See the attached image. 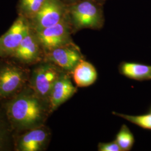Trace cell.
<instances>
[{
    "mask_svg": "<svg viewBox=\"0 0 151 151\" xmlns=\"http://www.w3.org/2000/svg\"><path fill=\"white\" fill-rule=\"evenodd\" d=\"M78 1H80V0H63V2H70L71 4H73L74 2Z\"/></svg>",
    "mask_w": 151,
    "mask_h": 151,
    "instance_id": "cell-19",
    "label": "cell"
},
{
    "mask_svg": "<svg viewBox=\"0 0 151 151\" xmlns=\"http://www.w3.org/2000/svg\"><path fill=\"white\" fill-rule=\"evenodd\" d=\"M113 114L143 129L151 130V113L140 115H129L114 112Z\"/></svg>",
    "mask_w": 151,
    "mask_h": 151,
    "instance_id": "cell-16",
    "label": "cell"
},
{
    "mask_svg": "<svg viewBox=\"0 0 151 151\" xmlns=\"http://www.w3.org/2000/svg\"><path fill=\"white\" fill-rule=\"evenodd\" d=\"M45 101L30 87L18 92L6 107L7 118L12 126L22 130L41 127L46 111Z\"/></svg>",
    "mask_w": 151,
    "mask_h": 151,
    "instance_id": "cell-1",
    "label": "cell"
},
{
    "mask_svg": "<svg viewBox=\"0 0 151 151\" xmlns=\"http://www.w3.org/2000/svg\"><path fill=\"white\" fill-rule=\"evenodd\" d=\"M72 26L68 15L58 24L35 32L44 53L72 44L70 34Z\"/></svg>",
    "mask_w": 151,
    "mask_h": 151,
    "instance_id": "cell-3",
    "label": "cell"
},
{
    "mask_svg": "<svg viewBox=\"0 0 151 151\" xmlns=\"http://www.w3.org/2000/svg\"></svg>",
    "mask_w": 151,
    "mask_h": 151,
    "instance_id": "cell-21",
    "label": "cell"
},
{
    "mask_svg": "<svg viewBox=\"0 0 151 151\" xmlns=\"http://www.w3.org/2000/svg\"><path fill=\"white\" fill-rule=\"evenodd\" d=\"M48 136V131L42 127L27 130L17 140L16 150L40 151L45 145Z\"/></svg>",
    "mask_w": 151,
    "mask_h": 151,
    "instance_id": "cell-11",
    "label": "cell"
},
{
    "mask_svg": "<svg viewBox=\"0 0 151 151\" xmlns=\"http://www.w3.org/2000/svg\"><path fill=\"white\" fill-rule=\"evenodd\" d=\"M46 0H20L17 6L19 15L28 20L32 19L40 10Z\"/></svg>",
    "mask_w": 151,
    "mask_h": 151,
    "instance_id": "cell-14",
    "label": "cell"
},
{
    "mask_svg": "<svg viewBox=\"0 0 151 151\" xmlns=\"http://www.w3.org/2000/svg\"><path fill=\"white\" fill-rule=\"evenodd\" d=\"M30 29L27 19L19 15L10 29L0 37V58L11 57Z\"/></svg>",
    "mask_w": 151,
    "mask_h": 151,
    "instance_id": "cell-7",
    "label": "cell"
},
{
    "mask_svg": "<svg viewBox=\"0 0 151 151\" xmlns=\"http://www.w3.org/2000/svg\"><path fill=\"white\" fill-rule=\"evenodd\" d=\"M115 141L122 151H129L134 143V137L128 127L123 125L116 135Z\"/></svg>",
    "mask_w": 151,
    "mask_h": 151,
    "instance_id": "cell-15",
    "label": "cell"
},
{
    "mask_svg": "<svg viewBox=\"0 0 151 151\" xmlns=\"http://www.w3.org/2000/svg\"><path fill=\"white\" fill-rule=\"evenodd\" d=\"M100 151H121V149L115 140L109 143H100L98 145Z\"/></svg>",
    "mask_w": 151,
    "mask_h": 151,
    "instance_id": "cell-17",
    "label": "cell"
},
{
    "mask_svg": "<svg viewBox=\"0 0 151 151\" xmlns=\"http://www.w3.org/2000/svg\"><path fill=\"white\" fill-rule=\"evenodd\" d=\"M45 55L48 62L68 71H72L82 60L79 50L73 43L54 49Z\"/></svg>",
    "mask_w": 151,
    "mask_h": 151,
    "instance_id": "cell-8",
    "label": "cell"
},
{
    "mask_svg": "<svg viewBox=\"0 0 151 151\" xmlns=\"http://www.w3.org/2000/svg\"><path fill=\"white\" fill-rule=\"evenodd\" d=\"M73 79L76 86L85 87L92 85L97 79V71L91 63L83 60L72 70Z\"/></svg>",
    "mask_w": 151,
    "mask_h": 151,
    "instance_id": "cell-12",
    "label": "cell"
},
{
    "mask_svg": "<svg viewBox=\"0 0 151 151\" xmlns=\"http://www.w3.org/2000/svg\"><path fill=\"white\" fill-rule=\"evenodd\" d=\"M68 15L75 30L101 27L104 19L101 8L90 0L78 1L68 6Z\"/></svg>",
    "mask_w": 151,
    "mask_h": 151,
    "instance_id": "cell-2",
    "label": "cell"
},
{
    "mask_svg": "<svg viewBox=\"0 0 151 151\" xmlns=\"http://www.w3.org/2000/svg\"><path fill=\"white\" fill-rule=\"evenodd\" d=\"M90 1H93V2H95L97 3L99 1H103V0H90Z\"/></svg>",
    "mask_w": 151,
    "mask_h": 151,
    "instance_id": "cell-20",
    "label": "cell"
},
{
    "mask_svg": "<svg viewBox=\"0 0 151 151\" xmlns=\"http://www.w3.org/2000/svg\"><path fill=\"white\" fill-rule=\"evenodd\" d=\"M56 65L51 62L39 65L32 70L30 87L44 100L48 101L49 95L60 73Z\"/></svg>",
    "mask_w": 151,
    "mask_h": 151,
    "instance_id": "cell-5",
    "label": "cell"
},
{
    "mask_svg": "<svg viewBox=\"0 0 151 151\" xmlns=\"http://www.w3.org/2000/svg\"><path fill=\"white\" fill-rule=\"evenodd\" d=\"M43 52L36 33L30 27L28 34L11 57L24 63H34L42 60Z\"/></svg>",
    "mask_w": 151,
    "mask_h": 151,
    "instance_id": "cell-9",
    "label": "cell"
},
{
    "mask_svg": "<svg viewBox=\"0 0 151 151\" xmlns=\"http://www.w3.org/2000/svg\"><path fill=\"white\" fill-rule=\"evenodd\" d=\"M120 72L133 80L143 81L151 80V65L142 63L126 62L121 65Z\"/></svg>",
    "mask_w": 151,
    "mask_h": 151,
    "instance_id": "cell-13",
    "label": "cell"
},
{
    "mask_svg": "<svg viewBox=\"0 0 151 151\" xmlns=\"http://www.w3.org/2000/svg\"><path fill=\"white\" fill-rule=\"evenodd\" d=\"M28 78L27 70L19 66L11 64L0 66V97H10L19 92Z\"/></svg>",
    "mask_w": 151,
    "mask_h": 151,
    "instance_id": "cell-6",
    "label": "cell"
},
{
    "mask_svg": "<svg viewBox=\"0 0 151 151\" xmlns=\"http://www.w3.org/2000/svg\"><path fill=\"white\" fill-rule=\"evenodd\" d=\"M68 15V6L62 0H46L38 13L28 20L30 27L37 32L54 25Z\"/></svg>",
    "mask_w": 151,
    "mask_h": 151,
    "instance_id": "cell-4",
    "label": "cell"
},
{
    "mask_svg": "<svg viewBox=\"0 0 151 151\" xmlns=\"http://www.w3.org/2000/svg\"><path fill=\"white\" fill-rule=\"evenodd\" d=\"M77 91L70 77L61 73L54 83L48 99V109L51 111L57 109L70 99Z\"/></svg>",
    "mask_w": 151,
    "mask_h": 151,
    "instance_id": "cell-10",
    "label": "cell"
},
{
    "mask_svg": "<svg viewBox=\"0 0 151 151\" xmlns=\"http://www.w3.org/2000/svg\"><path fill=\"white\" fill-rule=\"evenodd\" d=\"M6 134L5 130L0 125V150L2 148L5 144V141Z\"/></svg>",
    "mask_w": 151,
    "mask_h": 151,
    "instance_id": "cell-18",
    "label": "cell"
}]
</instances>
